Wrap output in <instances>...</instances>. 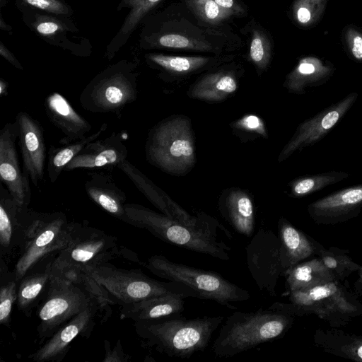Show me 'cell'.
Returning <instances> with one entry per match:
<instances>
[{
    "label": "cell",
    "instance_id": "obj_1",
    "mask_svg": "<svg viewBox=\"0 0 362 362\" xmlns=\"http://www.w3.org/2000/svg\"><path fill=\"white\" fill-rule=\"evenodd\" d=\"M224 316H203L187 320L174 315L134 322L137 335L148 347L170 357L189 358L208 346Z\"/></svg>",
    "mask_w": 362,
    "mask_h": 362
},
{
    "label": "cell",
    "instance_id": "obj_2",
    "mask_svg": "<svg viewBox=\"0 0 362 362\" xmlns=\"http://www.w3.org/2000/svg\"><path fill=\"white\" fill-rule=\"evenodd\" d=\"M294 315L263 310L235 311L227 317L212 345L214 355L232 357L260 344L281 338L293 323Z\"/></svg>",
    "mask_w": 362,
    "mask_h": 362
},
{
    "label": "cell",
    "instance_id": "obj_3",
    "mask_svg": "<svg viewBox=\"0 0 362 362\" xmlns=\"http://www.w3.org/2000/svg\"><path fill=\"white\" fill-rule=\"evenodd\" d=\"M288 300L290 303L275 302L267 309L294 316L313 313L335 327L362 313V304L337 279L291 291Z\"/></svg>",
    "mask_w": 362,
    "mask_h": 362
},
{
    "label": "cell",
    "instance_id": "obj_4",
    "mask_svg": "<svg viewBox=\"0 0 362 362\" xmlns=\"http://www.w3.org/2000/svg\"><path fill=\"white\" fill-rule=\"evenodd\" d=\"M127 222L163 241L221 260H229L230 248L218 238L194 230L163 213L138 204H125Z\"/></svg>",
    "mask_w": 362,
    "mask_h": 362
},
{
    "label": "cell",
    "instance_id": "obj_5",
    "mask_svg": "<svg viewBox=\"0 0 362 362\" xmlns=\"http://www.w3.org/2000/svg\"><path fill=\"white\" fill-rule=\"evenodd\" d=\"M141 264L161 279L185 285L196 293L197 298L214 300L230 309L237 308L232 303L245 301L250 298L247 290L214 271L176 263L162 255H152Z\"/></svg>",
    "mask_w": 362,
    "mask_h": 362
},
{
    "label": "cell",
    "instance_id": "obj_6",
    "mask_svg": "<svg viewBox=\"0 0 362 362\" xmlns=\"http://www.w3.org/2000/svg\"><path fill=\"white\" fill-rule=\"evenodd\" d=\"M76 223L62 212L33 211L13 272L19 281L47 257L57 255L72 241Z\"/></svg>",
    "mask_w": 362,
    "mask_h": 362
},
{
    "label": "cell",
    "instance_id": "obj_7",
    "mask_svg": "<svg viewBox=\"0 0 362 362\" xmlns=\"http://www.w3.org/2000/svg\"><path fill=\"white\" fill-rule=\"evenodd\" d=\"M145 149L154 166L173 175L187 173L195 163L190 122L182 116L160 122L149 131Z\"/></svg>",
    "mask_w": 362,
    "mask_h": 362
},
{
    "label": "cell",
    "instance_id": "obj_8",
    "mask_svg": "<svg viewBox=\"0 0 362 362\" xmlns=\"http://www.w3.org/2000/svg\"><path fill=\"white\" fill-rule=\"evenodd\" d=\"M82 272L88 274L107 290L115 305L123 306L170 293L197 298L193 290L180 283L160 281L139 269H120L109 262Z\"/></svg>",
    "mask_w": 362,
    "mask_h": 362
},
{
    "label": "cell",
    "instance_id": "obj_9",
    "mask_svg": "<svg viewBox=\"0 0 362 362\" xmlns=\"http://www.w3.org/2000/svg\"><path fill=\"white\" fill-rule=\"evenodd\" d=\"M96 303L110 306L83 284L52 275L48 292L36 310L39 344L45 343L74 316Z\"/></svg>",
    "mask_w": 362,
    "mask_h": 362
},
{
    "label": "cell",
    "instance_id": "obj_10",
    "mask_svg": "<svg viewBox=\"0 0 362 362\" xmlns=\"http://www.w3.org/2000/svg\"><path fill=\"white\" fill-rule=\"evenodd\" d=\"M136 74L132 65L121 62L98 74L79 96L81 105L93 113L119 114L137 98Z\"/></svg>",
    "mask_w": 362,
    "mask_h": 362
},
{
    "label": "cell",
    "instance_id": "obj_11",
    "mask_svg": "<svg viewBox=\"0 0 362 362\" xmlns=\"http://www.w3.org/2000/svg\"><path fill=\"white\" fill-rule=\"evenodd\" d=\"M115 236L85 224L76 223L71 243L60 251L52 266V275L85 271L109 262L119 255Z\"/></svg>",
    "mask_w": 362,
    "mask_h": 362
},
{
    "label": "cell",
    "instance_id": "obj_12",
    "mask_svg": "<svg viewBox=\"0 0 362 362\" xmlns=\"http://www.w3.org/2000/svg\"><path fill=\"white\" fill-rule=\"evenodd\" d=\"M112 313L110 306L96 303L74 316L60 327L28 358L36 362H60L78 337H88L98 322H105Z\"/></svg>",
    "mask_w": 362,
    "mask_h": 362
},
{
    "label": "cell",
    "instance_id": "obj_13",
    "mask_svg": "<svg viewBox=\"0 0 362 362\" xmlns=\"http://www.w3.org/2000/svg\"><path fill=\"white\" fill-rule=\"evenodd\" d=\"M246 262L259 289L276 296L278 279L284 276L278 235L270 229H259L246 247Z\"/></svg>",
    "mask_w": 362,
    "mask_h": 362
},
{
    "label": "cell",
    "instance_id": "obj_14",
    "mask_svg": "<svg viewBox=\"0 0 362 362\" xmlns=\"http://www.w3.org/2000/svg\"><path fill=\"white\" fill-rule=\"evenodd\" d=\"M358 93L351 92L298 124L293 136L283 148L278 160L282 162L296 151L321 141L346 115L356 102Z\"/></svg>",
    "mask_w": 362,
    "mask_h": 362
},
{
    "label": "cell",
    "instance_id": "obj_15",
    "mask_svg": "<svg viewBox=\"0 0 362 362\" xmlns=\"http://www.w3.org/2000/svg\"><path fill=\"white\" fill-rule=\"evenodd\" d=\"M18 136L16 120L6 123L0 131V179L21 206H28L31 199L30 180L20 166L16 145Z\"/></svg>",
    "mask_w": 362,
    "mask_h": 362
},
{
    "label": "cell",
    "instance_id": "obj_16",
    "mask_svg": "<svg viewBox=\"0 0 362 362\" xmlns=\"http://www.w3.org/2000/svg\"><path fill=\"white\" fill-rule=\"evenodd\" d=\"M33 210L22 206L0 185V258L8 263L18 256L25 240Z\"/></svg>",
    "mask_w": 362,
    "mask_h": 362
},
{
    "label": "cell",
    "instance_id": "obj_17",
    "mask_svg": "<svg viewBox=\"0 0 362 362\" xmlns=\"http://www.w3.org/2000/svg\"><path fill=\"white\" fill-rule=\"evenodd\" d=\"M16 120L19 127L18 144L23 170L31 182L39 187L44 178L46 145L42 127L25 112H19Z\"/></svg>",
    "mask_w": 362,
    "mask_h": 362
},
{
    "label": "cell",
    "instance_id": "obj_18",
    "mask_svg": "<svg viewBox=\"0 0 362 362\" xmlns=\"http://www.w3.org/2000/svg\"><path fill=\"white\" fill-rule=\"evenodd\" d=\"M362 209V184L341 189L310 203L308 211L317 223L333 224L356 216Z\"/></svg>",
    "mask_w": 362,
    "mask_h": 362
},
{
    "label": "cell",
    "instance_id": "obj_19",
    "mask_svg": "<svg viewBox=\"0 0 362 362\" xmlns=\"http://www.w3.org/2000/svg\"><path fill=\"white\" fill-rule=\"evenodd\" d=\"M128 150L120 132H112L105 139L88 144L65 167L64 171L75 169L118 166L127 159Z\"/></svg>",
    "mask_w": 362,
    "mask_h": 362
},
{
    "label": "cell",
    "instance_id": "obj_20",
    "mask_svg": "<svg viewBox=\"0 0 362 362\" xmlns=\"http://www.w3.org/2000/svg\"><path fill=\"white\" fill-rule=\"evenodd\" d=\"M45 112L50 122L64 136L59 144L66 145L86 136L92 125L79 115L59 93L48 95L45 101Z\"/></svg>",
    "mask_w": 362,
    "mask_h": 362
},
{
    "label": "cell",
    "instance_id": "obj_21",
    "mask_svg": "<svg viewBox=\"0 0 362 362\" xmlns=\"http://www.w3.org/2000/svg\"><path fill=\"white\" fill-rule=\"evenodd\" d=\"M57 255L47 257L24 275L19 281L16 305L27 317H30L46 296L52 276V263Z\"/></svg>",
    "mask_w": 362,
    "mask_h": 362
},
{
    "label": "cell",
    "instance_id": "obj_22",
    "mask_svg": "<svg viewBox=\"0 0 362 362\" xmlns=\"http://www.w3.org/2000/svg\"><path fill=\"white\" fill-rule=\"evenodd\" d=\"M277 235L281 243L284 276L296 264L317 255L322 247L284 218L278 221Z\"/></svg>",
    "mask_w": 362,
    "mask_h": 362
},
{
    "label": "cell",
    "instance_id": "obj_23",
    "mask_svg": "<svg viewBox=\"0 0 362 362\" xmlns=\"http://www.w3.org/2000/svg\"><path fill=\"white\" fill-rule=\"evenodd\" d=\"M84 186L88 196L97 205L114 217L127 222L126 194L110 175L100 171L90 173Z\"/></svg>",
    "mask_w": 362,
    "mask_h": 362
},
{
    "label": "cell",
    "instance_id": "obj_24",
    "mask_svg": "<svg viewBox=\"0 0 362 362\" xmlns=\"http://www.w3.org/2000/svg\"><path fill=\"white\" fill-rule=\"evenodd\" d=\"M334 71L335 67L331 62L316 57H305L286 76L284 86L291 93L303 95L307 89L327 83Z\"/></svg>",
    "mask_w": 362,
    "mask_h": 362
},
{
    "label": "cell",
    "instance_id": "obj_25",
    "mask_svg": "<svg viewBox=\"0 0 362 362\" xmlns=\"http://www.w3.org/2000/svg\"><path fill=\"white\" fill-rule=\"evenodd\" d=\"M185 298L176 293L148 298L122 306L119 317L136 322L177 315L184 310Z\"/></svg>",
    "mask_w": 362,
    "mask_h": 362
},
{
    "label": "cell",
    "instance_id": "obj_26",
    "mask_svg": "<svg viewBox=\"0 0 362 362\" xmlns=\"http://www.w3.org/2000/svg\"><path fill=\"white\" fill-rule=\"evenodd\" d=\"M222 216L239 234L251 237L255 228V213L250 197L240 189H233L220 202Z\"/></svg>",
    "mask_w": 362,
    "mask_h": 362
},
{
    "label": "cell",
    "instance_id": "obj_27",
    "mask_svg": "<svg viewBox=\"0 0 362 362\" xmlns=\"http://www.w3.org/2000/svg\"><path fill=\"white\" fill-rule=\"evenodd\" d=\"M117 168L161 213L172 218L179 214L182 207L127 159L119 164Z\"/></svg>",
    "mask_w": 362,
    "mask_h": 362
},
{
    "label": "cell",
    "instance_id": "obj_28",
    "mask_svg": "<svg viewBox=\"0 0 362 362\" xmlns=\"http://www.w3.org/2000/svg\"><path fill=\"white\" fill-rule=\"evenodd\" d=\"M284 276L290 292L311 288L337 279L319 257L296 264L286 272Z\"/></svg>",
    "mask_w": 362,
    "mask_h": 362
},
{
    "label": "cell",
    "instance_id": "obj_29",
    "mask_svg": "<svg viewBox=\"0 0 362 362\" xmlns=\"http://www.w3.org/2000/svg\"><path fill=\"white\" fill-rule=\"evenodd\" d=\"M315 341L325 351L356 361H362V336L336 328L318 329Z\"/></svg>",
    "mask_w": 362,
    "mask_h": 362
},
{
    "label": "cell",
    "instance_id": "obj_30",
    "mask_svg": "<svg viewBox=\"0 0 362 362\" xmlns=\"http://www.w3.org/2000/svg\"><path fill=\"white\" fill-rule=\"evenodd\" d=\"M237 88L238 83L233 75L221 71L202 78L189 88L187 95L204 101L218 102L235 93Z\"/></svg>",
    "mask_w": 362,
    "mask_h": 362
},
{
    "label": "cell",
    "instance_id": "obj_31",
    "mask_svg": "<svg viewBox=\"0 0 362 362\" xmlns=\"http://www.w3.org/2000/svg\"><path fill=\"white\" fill-rule=\"evenodd\" d=\"M107 129L103 123L95 132L71 144L62 146H52L48 151L47 172L49 181L54 183L59 178L66 165L90 142L98 139Z\"/></svg>",
    "mask_w": 362,
    "mask_h": 362
},
{
    "label": "cell",
    "instance_id": "obj_32",
    "mask_svg": "<svg viewBox=\"0 0 362 362\" xmlns=\"http://www.w3.org/2000/svg\"><path fill=\"white\" fill-rule=\"evenodd\" d=\"M350 176L344 171L329 170L295 178L289 183L291 196L303 197L335 185Z\"/></svg>",
    "mask_w": 362,
    "mask_h": 362
},
{
    "label": "cell",
    "instance_id": "obj_33",
    "mask_svg": "<svg viewBox=\"0 0 362 362\" xmlns=\"http://www.w3.org/2000/svg\"><path fill=\"white\" fill-rule=\"evenodd\" d=\"M0 324L9 327L13 304L16 303L18 281L13 271L0 258Z\"/></svg>",
    "mask_w": 362,
    "mask_h": 362
},
{
    "label": "cell",
    "instance_id": "obj_34",
    "mask_svg": "<svg viewBox=\"0 0 362 362\" xmlns=\"http://www.w3.org/2000/svg\"><path fill=\"white\" fill-rule=\"evenodd\" d=\"M325 267L333 273L336 278L342 281L354 272H358L361 266L352 260L345 250L322 247L317 254Z\"/></svg>",
    "mask_w": 362,
    "mask_h": 362
},
{
    "label": "cell",
    "instance_id": "obj_35",
    "mask_svg": "<svg viewBox=\"0 0 362 362\" xmlns=\"http://www.w3.org/2000/svg\"><path fill=\"white\" fill-rule=\"evenodd\" d=\"M148 59L154 64L174 74H187L204 66L209 59L204 57H179L151 54Z\"/></svg>",
    "mask_w": 362,
    "mask_h": 362
},
{
    "label": "cell",
    "instance_id": "obj_36",
    "mask_svg": "<svg viewBox=\"0 0 362 362\" xmlns=\"http://www.w3.org/2000/svg\"><path fill=\"white\" fill-rule=\"evenodd\" d=\"M160 1L123 0L120 6L130 8V11L118 33L119 40H123L131 34L143 17Z\"/></svg>",
    "mask_w": 362,
    "mask_h": 362
},
{
    "label": "cell",
    "instance_id": "obj_37",
    "mask_svg": "<svg viewBox=\"0 0 362 362\" xmlns=\"http://www.w3.org/2000/svg\"><path fill=\"white\" fill-rule=\"evenodd\" d=\"M328 0H296L293 11L296 21L309 26L320 18Z\"/></svg>",
    "mask_w": 362,
    "mask_h": 362
},
{
    "label": "cell",
    "instance_id": "obj_38",
    "mask_svg": "<svg viewBox=\"0 0 362 362\" xmlns=\"http://www.w3.org/2000/svg\"><path fill=\"white\" fill-rule=\"evenodd\" d=\"M187 6L204 21L215 24L230 16L214 0H186Z\"/></svg>",
    "mask_w": 362,
    "mask_h": 362
},
{
    "label": "cell",
    "instance_id": "obj_39",
    "mask_svg": "<svg viewBox=\"0 0 362 362\" xmlns=\"http://www.w3.org/2000/svg\"><path fill=\"white\" fill-rule=\"evenodd\" d=\"M158 42L160 46L170 48L201 51H209L211 49V45L206 42L189 38L179 34L163 35L158 38Z\"/></svg>",
    "mask_w": 362,
    "mask_h": 362
},
{
    "label": "cell",
    "instance_id": "obj_40",
    "mask_svg": "<svg viewBox=\"0 0 362 362\" xmlns=\"http://www.w3.org/2000/svg\"><path fill=\"white\" fill-rule=\"evenodd\" d=\"M250 57L252 61L262 69L267 66L269 61L270 48L269 42L259 30L253 32L250 47Z\"/></svg>",
    "mask_w": 362,
    "mask_h": 362
},
{
    "label": "cell",
    "instance_id": "obj_41",
    "mask_svg": "<svg viewBox=\"0 0 362 362\" xmlns=\"http://www.w3.org/2000/svg\"><path fill=\"white\" fill-rule=\"evenodd\" d=\"M344 37L351 58L362 62V33L353 26H349L346 28Z\"/></svg>",
    "mask_w": 362,
    "mask_h": 362
},
{
    "label": "cell",
    "instance_id": "obj_42",
    "mask_svg": "<svg viewBox=\"0 0 362 362\" xmlns=\"http://www.w3.org/2000/svg\"><path fill=\"white\" fill-rule=\"evenodd\" d=\"M235 127L245 131L259 134L262 136L266 134L262 120L256 115H245L235 122Z\"/></svg>",
    "mask_w": 362,
    "mask_h": 362
},
{
    "label": "cell",
    "instance_id": "obj_43",
    "mask_svg": "<svg viewBox=\"0 0 362 362\" xmlns=\"http://www.w3.org/2000/svg\"><path fill=\"white\" fill-rule=\"evenodd\" d=\"M26 4L39 9L56 13L66 14L68 8L59 0H23Z\"/></svg>",
    "mask_w": 362,
    "mask_h": 362
},
{
    "label": "cell",
    "instance_id": "obj_44",
    "mask_svg": "<svg viewBox=\"0 0 362 362\" xmlns=\"http://www.w3.org/2000/svg\"><path fill=\"white\" fill-rule=\"evenodd\" d=\"M105 358L103 362H127L129 361V356L127 355L121 345L120 340H118L116 346L111 349L110 342L107 340L104 341Z\"/></svg>",
    "mask_w": 362,
    "mask_h": 362
},
{
    "label": "cell",
    "instance_id": "obj_45",
    "mask_svg": "<svg viewBox=\"0 0 362 362\" xmlns=\"http://www.w3.org/2000/svg\"><path fill=\"white\" fill-rule=\"evenodd\" d=\"M35 29L42 35H50L57 33L60 29V26L56 22L45 21L39 23Z\"/></svg>",
    "mask_w": 362,
    "mask_h": 362
},
{
    "label": "cell",
    "instance_id": "obj_46",
    "mask_svg": "<svg viewBox=\"0 0 362 362\" xmlns=\"http://www.w3.org/2000/svg\"><path fill=\"white\" fill-rule=\"evenodd\" d=\"M219 7L230 16L243 12V8L235 0H214Z\"/></svg>",
    "mask_w": 362,
    "mask_h": 362
},
{
    "label": "cell",
    "instance_id": "obj_47",
    "mask_svg": "<svg viewBox=\"0 0 362 362\" xmlns=\"http://www.w3.org/2000/svg\"><path fill=\"white\" fill-rule=\"evenodd\" d=\"M0 53L2 57H4L6 60H8L11 64H12L14 66L19 69H23L22 66L18 62V60L13 57V55L4 46L3 44H1Z\"/></svg>",
    "mask_w": 362,
    "mask_h": 362
},
{
    "label": "cell",
    "instance_id": "obj_48",
    "mask_svg": "<svg viewBox=\"0 0 362 362\" xmlns=\"http://www.w3.org/2000/svg\"><path fill=\"white\" fill-rule=\"evenodd\" d=\"M355 289L356 291L362 295V266L358 271V279L355 282Z\"/></svg>",
    "mask_w": 362,
    "mask_h": 362
},
{
    "label": "cell",
    "instance_id": "obj_49",
    "mask_svg": "<svg viewBox=\"0 0 362 362\" xmlns=\"http://www.w3.org/2000/svg\"><path fill=\"white\" fill-rule=\"evenodd\" d=\"M8 95V83L6 81L1 78L0 80V95L6 97Z\"/></svg>",
    "mask_w": 362,
    "mask_h": 362
}]
</instances>
